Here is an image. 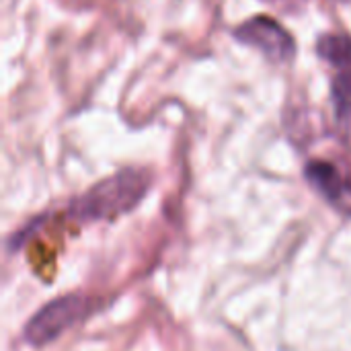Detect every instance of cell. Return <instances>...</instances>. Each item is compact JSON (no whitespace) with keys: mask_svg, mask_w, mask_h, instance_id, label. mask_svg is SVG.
I'll return each instance as SVG.
<instances>
[{"mask_svg":"<svg viewBox=\"0 0 351 351\" xmlns=\"http://www.w3.org/2000/svg\"><path fill=\"white\" fill-rule=\"evenodd\" d=\"M150 177L146 171L123 169L97 185L70 204L68 214L76 220H115L132 212L148 193Z\"/></svg>","mask_w":351,"mask_h":351,"instance_id":"1","label":"cell"},{"mask_svg":"<svg viewBox=\"0 0 351 351\" xmlns=\"http://www.w3.org/2000/svg\"><path fill=\"white\" fill-rule=\"evenodd\" d=\"M95 306L97 302L84 294H66L51 300L39 308L25 325V341L35 348L47 346L49 341H56L64 331L86 319Z\"/></svg>","mask_w":351,"mask_h":351,"instance_id":"2","label":"cell"},{"mask_svg":"<svg viewBox=\"0 0 351 351\" xmlns=\"http://www.w3.org/2000/svg\"><path fill=\"white\" fill-rule=\"evenodd\" d=\"M234 37L251 47H257L261 53H265L274 62H286L296 53V41L294 37L271 16L259 14L251 21L243 23Z\"/></svg>","mask_w":351,"mask_h":351,"instance_id":"3","label":"cell"},{"mask_svg":"<svg viewBox=\"0 0 351 351\" xmlns=\"http://www.w3.org/2000/svg\"><path fill=\"white\" fill-rule=\"evenodd\" d=\"M308 183L335 208H351V181L333 162L327 160H311L304 169Z\"/></svg>","mask_w":351,"mask_h":351,"instance_id":"4","label":"cell"},{"mask_svg":"<svg viewBox=\"0 0 351 351\" xmlns=\"http://www.w3.org/2000/svg\"><path fill=\"white\" fill-rule=\"evenodd\" d=\"M317 53L339 70L351 68V37L346 33L323 35L317 43Z\"/></svg>","mask_w":351,"mask_h":351,"instance_id":"5","label":"cell"},{"mask_svg":"<svg viewBox=\"0 0 351 351\" xmlns=\"http://www.w3.org/2000/svg\"><path fill=\"white\" fill-rule=\"evenodd\" d=\"M333 105L341 123H351V68L341 70L331 86Z\"/></svg>","mask_w":351,"mask_h":351,"instance_id":"6","label":"cell"}]
</instances>
